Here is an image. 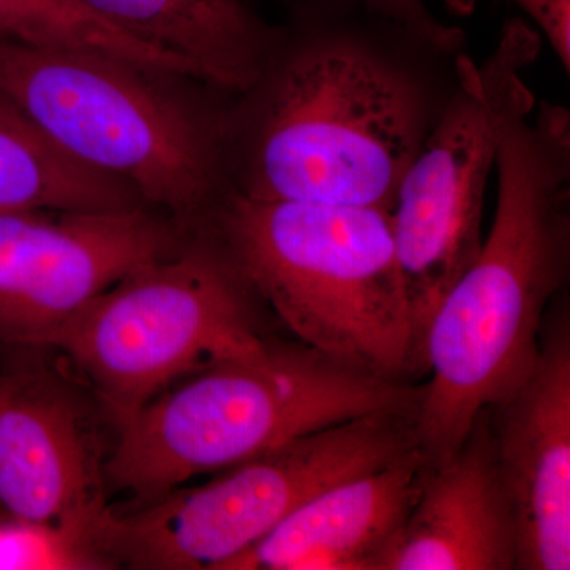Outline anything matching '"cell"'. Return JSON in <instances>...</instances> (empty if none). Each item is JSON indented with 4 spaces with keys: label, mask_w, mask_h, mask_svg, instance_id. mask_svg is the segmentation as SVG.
I'll return each mask as SVG.
<instances>
[{
    "label": "cell",
    "mask_w": 570,
    "mask_h": 570,
    "mask_svg": "<svg viewBox=\"0 0 570 570\" xmlns=\"http://www.w3.org/2000/svg\"><path fill=\"white\" fill-rule=\"evenodd\" d=\"M288 2L254 80L228 100L232 193L392 212L468 52L351 0Z\"/></svg>",
    "instance_id": "1"
},
{
    "label": "cell",
    "mask_w": 570,
    "mask_h": 570,
    "mask_svg": "<svg viewBox=\"0 0 570 570\" xmlns=\"http://www.w3.org/2000/svg\"><path fill=\"white\" fill-rule=\"evenodd\" d=\"M531 115L502 135L490 234L423 336L417 442L431 468L530 374L547 311L568 285L570 115L549 102Z\"/></svg>",
    "instance_id": "2"
},
{
    "label": "cell",
    "mask_w": 570,
    "mask_h": 570,
    "mask_svg": "<svg viewBox=\"0 0 570 570\" xmlns=\"http://www.w3.org/2000/svg\"><path fill=\"white\" fill-rule=\"evenodd\" d=\"M0 92L62 151L129 184L187 228L232 194L225 112L232 94L97 51L0 39Z\"/></svg>",
    "instance_id": "3"
},
{
    "label": "cell",
    "mask_w": 570,
    "mask_h": 570,
    "mask_svg": "<svg viewBox=\"0 0 570 570\" xmlns=\"http://www.w3.org/2000/svg\"><path fill=\"white\" fill-rule=\"evenodd\" d=\"M422 387L377 376L299 343L183 379L124 420L105 461L107 489L146 501L322 428L417 409Z\"/></svg>",
    "instance_id": "4"
},
{
    "label": "cell",
    "mask_w": 570,
    "mask_h": 570,
    "mask_svg": "<svg viewBox=\"0 0 570 570\" xmlns=\"http://www.w3.org/2000/svg\"><path fill=\"white\" fill-rule=\"evenodd\" d=\"M212 225L296 341L377 376H422L387 209L232 193Z\"/></svg>",
    "instance_id": "5"
},
{
    "label": "cell",
    "mask_w": 570,
    "mask_h": 570,
    "mask_svg": "<svg viewBox=\"0 0 570 570\" xmlns=\"http://www.w3.org/2000/svg\"><path fill=\"white\" fill-rule=\"evenodd\" d=\"M261 305L208 224L178 253L94 296L47 348L70 360L118 428L183 379L264 351L272 340L262 333Z\"/></svg>",
    "instance_id": "6"
},
{
    "label": "cell",
    "mask_w": 570,
    "mask_h": 570,
    "mask_svg": "<svg viewBox=\"0 0 570 570\" xmlns=\"http://www.w3.org/2000/svg\"><path fill=\"white\" fill-rule=\"evenodd\" d=\"M419 448L417 411L374 412L292 439L195 489L111 508L96 532L111 568L224 570L295 510Z\"/></svg>",
    "instance_id": "7"
},
{
    "label": "cell",
    "mask_w": 570,
    "mask_h": 570,
    "mask_svg": "<svg viewBox=\"0 0 570 570\" xmlns=\"http://www.w3.org/2000/svg\"><path fill=\"white\" fill-rule=\"evenodd\" d=\"M540 45L534 29L512 18L485 61L464 56L459 88L397 186L390 217L422 376L426 326L482 247L487 186L502 135L534 111L523 73Z\"/></svg>",
    "instance_id": "8"
},
{
    "label": "cell",
    "mask_w": 570,
    "mask_h": 570,
    "mask_svg": "<svg viewBox=\"0 0 570 570\" xmlns=\"http://www.w3.org/2000/svg\"><path fill=\"white\" fill-rule=\"evenodd\" d=\"M194 232L146 205L0 212V346L47 348L94 296L178 253Z\"/></svg>",
    "instance_id": "9"
},
{
    "label": "cell",
    "mask_w": 570,
    "mask_h": 570,
    "mask_svg": "<svg viewBox=\"0 0 570 570\" xmlns=\"http://www.w3.org/2000/svg\"><path fill=\"white\" fill-rule=\"evenodd\" d=\"M102 406L51 367L0 371V513L50 534L73 568L107 508Z\"/></svg>",
    "instance_id": "10"
},
{
    "label": "cell",
    "mask_w": 570,
    "mask_h": 570,
    "mask_svg": "<svg viewBox=\"0 0 570 570\" xmlns=\"http://www.w3.org/2000/svg\"><path fill=\"white\" fill-rule=\"evenodd\" d=\"M498 463L519 527L517 570L570 569V314L547 311L527 377L489 407Z\"/></svg>",
    "instance_id": "11"
},
{
    "label": "cell",
    "mask_w": 570,
    "mask_h": 570,
    "mask_svg": "<svg viewBox=\"0 0 570 570\" xmlns=\"http://www.w3.org/2000/svg\"><path fill=\"white\" fill-rule=\"evenodd\" d=\"M519 527L489 407L444 463L431 468L417 501L370 570H517Z\"/></svg>",
    "instance_id": "12"
},
{
    "label": "cell",
    "mask_w": 570,
    "mask_h": 570,
    "mask_svg": "<svg viewBox=\"0 0 570 570\" xmlns=\"http://www.w3.org/2000/svg\"><path fill=\"white\" fill-rule=\"evenodd\" d=\"M431 466L414 448L295 510L224 570H370L417 501Z\"/></svg>",
    "instance_id": "13"
},
{
    "label": "cell",
    "mask_w": 570,
    "mask_h": 570,
    "mask_svg": "<svg viewBox=\"0 0 570 570\" xmlns=\"http://www.w3.org/2000/svg\"><path fill=\"white\" fill-rule=\"evenodd\" d=\"M127 37L186 62L220 91H243L254 80L275 26L243 0H77Z\"/></svg>",
    "instance_id": "14"
},
{
    "label": "cell",
    "mask_w": 570,
    "mask_h": 570,
    "mask_svg": "<svg viewBox=\"0 0 570 570\" xmlns=\"http://www.w3.org/2000/svg\"><path fill=\"white\" fill-rule=\"evenodd\" d=\"M141 205L132 186L75 160L0 92V212H111Z\"/></svg>",
    "instance_id": "15"
},
{
    "label": "cell",
    "mask_w": 570,
    "mask_h": 570,
    "mask_svg": "<svg viewBox=\"0 0 570 570\" xmlns=\"http://www.w3.org/2000/svg\"><path fill=\"white\" fill-rule=\"evenodd\" d=\"M0 39L39 48L105 52L200 80L186 62L119 32L77 0H0Z\"/></svg>",
    "instance_id": "16"
},
{
    "label": "cell",
    "mask_w": 570,
    "mask_h": 570,
    "mask_svg": "<svg viewBox=\"0 0 570 570\" xmlns=\"http://www.w3.org/2000/svg\"><path fill=\"white\" fill-rule=\"evenodd\" d=\"M515 3L538 26L558 61L570 71V0H509ZM445 7L456 14H471L479 0H444Z\"/></svg>",
    "instance_id": "17"
},
{
    "label": "cell",
    "mask_w": 570,
    "mask_h": 570,
    "mask_svg": "<svg viewBox=\"0 0 570 570\" xmlns=\"http://www.w3.org/2000/svg\"><path fill=\"white\" fill-rule=\"evenodd\" d=\"M351 2L360 3L367 10L401 22L439 43L452 48H466L464 31L439 20L436 14L428 9L425 0H351Z\"/></svg>",
    "instance_id": "18"
},
{
    "label": "cell",
    "mask_w": 570,
    "mask_h": 570,
    "mask_svg": "<svg viewBox=\"0 0 570 570\" xmlns=\"http://www.w3.org/2000/svg\"><path fill=\"white\" fill-rule=\"evenodd\" d=\"M0 517H2V513H0Z\"/></svg>",
    "instance_id": "19"
}]
</instances>
